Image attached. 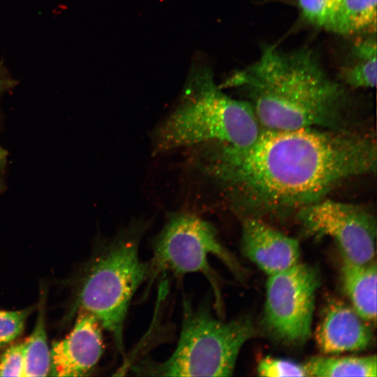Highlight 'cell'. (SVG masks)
<instances>
[{"instance_id": "6da1fadb", "label": "cell", "mask_w": 377, "mask_h": 377, "mask_svg": "<svg viewBox=\"0 0 377 377\" xmlns=\"http://www.w3.org/2000/svg\"><path fill=\"white\" fill-rule=\"evenodd\" d=\"M193 148L196 168L242 217L297 213L343 182L376 170L375 138L348 127L263 129L245 147Z\"/></svg>"}, {"instance_id": "7a4b0ae2", "label": "cell", "mask_w": 377, "mask_h": 377, "mask_svg": "<svg viewBox=\"0 0 377 377\" xmlns=\"http://www.w3.org/2000/svg\"><path fill=\"white\" fill-rule=\"evenodd\" d=\"M223 87L244 93L265 130L347 127L343 85L309 48L265 45L256 61L232 73Z\"/></svg>"}, {"instance_id": "3957f363", "label": "cell", "mask_w": 377, "mask_h": 377, "mask_svg": "<svg viewBox=\"0 0 377 377\" xmlns=\"http://www.w3.org/2000/svg\"><path fill=\"white\" fill-rule=\"evenodd\" d=\"M263 128L251 104L233 98L215 82L204 59L193 60L177 104L156 127L154 154L207 143L245 147Z\"/></svg>"}, {"instance_id": "277c9868", "label": "cell", "mask_w": 377, "mask_h": 377, "mask_svg": "<svg viewBox=\"0 0 377 377\" xmlns=\"http://www.w3.org/2000/svg\"><path fill=\"white\" fill-rule=\"evenodd\" d=\"M147 220L132 221L105 241L86 269L77 295L80 309L94 315L124 355V327L132 298L149 277V261L140 256Z\"/></svg>"}, {"instance_id": "5b68a950", "label": "cell", "mask_w": 377, "mask_h": 377, "mask_svg": "<svg viewBox=\"0 0 377 377\" xmlns=\"http://www.w3.org/2000/svg\"><path fill=\"white\" fill-rule=\"evenodd\" d=\"M177 344L165 361L145 360L133 369L155 376H230L243 346L256 334L249 316L217 319L204 305L184 302Z\"/></svg>"}, {"instance_id": "8992f818", "label": "cell", "mask_w": 377, "mask_h": 377, "mask_svg": "<svg viewBox=\"0 0 377 377\" xmlns=\"http://www.w3.org/2000/svg\"><path fill=\"white\" fill-rule=\"evenodd\" d=\"M152 250L149 277L167 272L175 276L200 272L211 282L216 297L219 288L208 262L209 255L219 258L234 274H242L239 263L222 244L214 226L191 212L171 214L154 238Z\"/></svg>"}, {"instance_id": "52a82bcc", "label": "cell", "mask_w": 377, "mask_h": 377, "mask_svg": "<svg viewBox=\"0 0 377 377\" xmlns=\"http://www.w3.org/2000/svg\"><path fill=\"white\" fill-rule=\"evenodd\" d=\"M320 282L316 267L300 263L268 276L263 323L272 338L291 346L310 338Z\"/></svg>"}, {"instance_id": "ba28073f", "label": "cell", "mask_w": 377, "mask_h": 377, "mask_svg": "<svg viewBox=\"0 0 377 377\" xmlns=\"http://www.w3.org/2000/svg\"><path fill=\"white\" fill-rule=\"evenodd\" d=\"M296 214L304 232L314 237H331L343 258L359 264L374 260L376 221L362 207L325 198Z\"/></svg>"}, {"instance_id": "9c48e42d", "label": "cell", "mask_w": 377, "mask_h": 377, "mask_svg": "<svg viewBox=\"0 0 377 377\" xmlns=\"http://www.w3.org/2000/svg\"><path fill=\"white\" fill-rule=\"evenodd\" d=\"M102 328L94 315L80 309L69 334L52 343L48 376H83L91 373L103 353Z\"/></svg>"}, {"instance_id": "30bf717a", "label": "cell", "mask_w": 377, "mask_h": 377, "mask_svg": "<svg viewBox=\"0 0 377 377\" xmlns=\"http://www.w3.org/2000/svg\"><path fill=\"white\" fill-rule=\"evenodd\" d=\"M242 253L267 276L299 263L298 241L267 224L261 219L243 217Z\"/></svg>"}, {"instance_id": "8fae6325", "label": "cell", "mask_w": 377, "mask_h": 377, "mask_svg": "<svg viewBox=\"0 0 377 377\" xmlns=\"http://www.w3.org/2000/svg\"><path fill=\"white\" fill-rule=\"evenodd\" d=\"M316 344L325 354L360 351L373 339L371 323L353 308L339 300H332L323 309L315 331Z\"/></svg>"}, {"instance_id": "7c38bea8", "label": "cell", "mask_w": 377, "mask_h": 377, "mask_svg": "<svg viewBox=\"0 0 377 377\" xmlns=\"http://www.w3.org/2000/svg\"><path fill=\"white\" fill-rule=\"evenodd\" d=\"M341 279L353 308L365 320L376 325L377 269L374 260L364 264L343 258Z\"/></svg>"}, {"instance_id": "4fadbf2b", "label": "cell", "mask_w": 377, "mask_h": 377, "mask_svg": "<svg viewBox=\"0 0 377 377\" xmlns=\"http://www.w3.org/2000/svg\"><path fill=\"white\" fill-rule=\"evenodd\" d=\"M376 71V39L372 34L355 42L350 59L340 70V78L344 85L353 88H374Z\"/></svg>"}, {"instance_id": "5bb4252c", "label": "cell", "mask_w": 377, "mask_h": 377, "mask_svg": "<svg viewBox=\"0 0 377 377\" xmlns=\"http://www.w3.org/2000/svg\"><path fill=\"white\" fill-rule=\"evenodd\" d=\"M376 356L315 357L305 364L308 376L375 377L377 374Z\"/></svg>"}, {"instance_id": "9a60e30c", "label": "cell", "mask_w": 377, "mask_h": 377, "mask_svg": "<svg viewBox=\"0 0 377 377\" xmlns=\"http://www.w3.org/2000/svg\"><path fill=\"white\" fill-rule=\"evenodd\" d=\"M45 297L38 304L36 322L31 334L25 339L24 376H48L50 364L49 348L45 330Z\"/></svg>"}, {"instance_id": "2e32d148", "label": "cell", "mask_w": 377, "mask_h": 377, "mask_svg": "<svg viewBox=\"0 0 377 377\" xmlns=\"http://www.w3.org/2000/svg\"><path fill=\"white\" fill-rule=\"evenodd\" d=\"M296 4L309 24L341 34L343 0H296Z\"/></svg>"}, {"instance_id": "e0dca14e", "label": "cell", "mask_w": 377, "mask_h": 377, "mask_svg": "<svg viewBox=\"0 0 377 377\" xmlns=\"http://www.w3.org/2000/svg\"><path fill=\"white\" fill-rule=\"evenodd\" d=\"M377 0H343L341 35H369L376 31Z\"/></svg>"}, {"instance_id": "ac0fdd59", "label": "cell", "mask_w": 377, "mask_h": 377, "mask_svg": "<svg viewBox=\"0 0 377 377\" xmlns=\"http://www.w3.org/2000/svg\"><path fill=\"white\" fill-rule=\"evenodd\" d=\"M258 374L260 376H308L304 364L296 362L267 357L262 359L257 366Z\"/></svg>"}, {"instance_id": "d6986e66", "label": "cell", "mask_w": 377, "mask_h": 377, "mask_svg": "<svg viewBox=\"0 0 377 377\" xmlns=\"http://www.w3.org/2000/svg\"><path fill=\"white\" fill-rule=\"evenodd\" d=\"M31 311V308L20 311H0V348L12 343L22 333Z\"/></svg>"}, {"instance_id": "ffe728a7", "label": "cell", "mask_w": 377, "mask_h": 377, "mask_svg": "<svg viewBox=\"0 0 377 377\" xmlns=\"http://www.w3.org/2000/svg\"><path fill=\"white\" fill-rule=\"evenodd\" d=\"M24 343L7 348L0 356V376H24Z\"/></svg>"}, {"instance_id": "44dd1931", "label": "cell", "mask_w": 377, "mask_h": 377, "mask_svg": "<svg viewBox=\"0 0 377 377\" xmlns=\"http://www.w3.org/2000/svg\"><path fill=\"white\" fill-rule=\"evenodd\" d=\"M8 153L1 146H0V187L2 184L3 176L7 163Z\"/></svg>"}]
</instances>
